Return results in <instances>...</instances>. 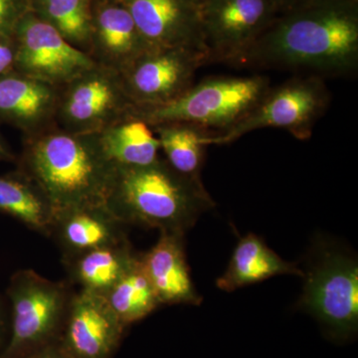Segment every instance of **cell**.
Here are the masks:
<instances>
[{
  "label": "cell",
  "instance_id": "1",
  "mask_svg": "<svg viewBox=\"0 0 358 358\" xmlns=\"http://www.w3.org/2000/svg\"><path fill=\"white\" fill-rule=\"evenodd\" d=\"M232 64L322 79L350 76L358 68V3L310 0L280 13Z\"/></svg>",
  "mask_w": 358,
  "mask_h": 358
},
{
  "label": "cell",
  "instance_id": "2",
  "mask_svg": "<svg viewBox=\"0 0 358 358\" xmlns=\"http://www.w3.org/2000/svg\"><path fill=\"white\" fill-rule=\"evenodd\" d=\"M17 167L42 188L55 210L105 204L115 164L99 134H75L60 127L23 138Z\"/></svg>",
  "mask_w": 358,
  "mask_h": 358
},
{
  "label": "cell",
  "instance_id": "3",
  "mask_svg": "<svg viewBox=\"0 0 358 358\" xmlns=\"http://www.w3.org/2000/svg\"><path fill=\"white\" fill-rule=\"evenodd\" d=\"M105 205L122 223L182 234L215 206L201 178L178 173L162 157L117 166Z\"/></svg>",
  "mask_w": 358,
  "mask_h": 358
},
{
  "label": "cell",
  "instance_id": "4",
  "mask_svg": "<svg viewBox=\"0 0 358 358\" xmlns=\"http://www.w3.org/2000/svg\"><path fill=\"white\" fill-rule=\"evenodd\" d=\"M270 89L268 78L260 75L212 77L193 85L173 102L155 108H134L131 114L150 126L185 122L217 134L242 121Z\"/></svg>",
  "mask_w": 358,
  "mask_h": 358
},
{
  "label": "cell",
  "instance_id": "5",
  "mask_svg": "<svg viewBox=\"0 0 358 358\" xmlns=\"http://www.w3.org/2000/svg\"><path fill=\"white\" fill-rule=\"evenodd\" d=\"M70 285L25 268L11 275V334L0 358H25L61 338L73 296Z\"/></svg>",
  "mask_w": 358,
  "mask_h": 358
},
{
  "label": "cell",
  "instance_id": "6",
  "mask_svg": "<svg viewBox=\"0 0 358 358\" xmlns=\"http://www.w3.org/2000/svg\"><path fill=\"white\" fill-rule=\"evenodd\" d=\"M329 103L331 93L324 79L294 78L268 90L261 102L228 131L208 134L207 145H228L251 131L267 128L286 129L298 140L307 141Z\"/></svg>",
  "mask_w": 358,
  "mask_h": 358
},
{
  "label": "cell",
  "instance_id": "7",
  "mask_svg": "<svg viewBox=\"0 0 358 358\" xmlns=\"http://www.w3.org/2000/svg\"><path fill=\"white\" fill-rule=\"evenodd\" d=\"M300 307L320 320L336 341H346L358 329V267L338 252L320 254L303 275Z\"/></svg>",
  "mask_w": 358,
  "mask_h": 358
},
{
  "label": "cell",
  "instance_id": "8",
  "mask_svg": "<svg viewBox=\"0 0 358 358\" xmlns=\"http://www.w3.org/2000/svg\"><path fill=\"white\" fill-rule=\"evenodd\" d=\"M133 109L122 75L96 64L60 89L56 122L70 133L100 134Z\"/></svg>",
  "mask_w": 358,
  "mask_h": 358
},
{
  "label": "cell",
  "instance_id": "9",
  "mask_svg": "<svg viewBox=\"0 0 358 358\" xmlns=\"http://www.w3.org/2000/svg\"><path fill=\"white\" fill-rule=\"evenodd\" d=\"M207 63L232 64L272 24L273 0H204L199 6Z\"/></svg>",
  "mask_w": 358,
  "mask_h": 358
},
{
  "label": "cell",
  "instance_id": "10",
  "mask_svg": "<svg viewBox=\"0 0 358 358\" xmlns=\"http://www.w3.org/2000/svg\"><path fill=\"white\" fill-rule=\"evenodd\" d=\"M15 71L62 88L96 63L66 41L34 11L23 17L13 35Z\"/></svg>",
  "mask_w": 358,
  "mask_h": 358
},
{
  "label": "cell",
  "instance_id": "11",
  "mask_svg": "<svg viewBox=\"0 0 358 358\" xmlns=\"http://www.w3.org/2000/svg\"><path fill=\"white\" fill-rule=\"evenodd\" d=\"M206 63L202 52L152 48L122 73V82L134 108L159 107L192 88L197 70Z\"/></svg>",
  "mask_w": 358,
  "mask_h": 358
},
{
  "label": "cell",
  "instance_id": "12",
  "mask_svg": "<svg viewBox=\"0 0 358 358\" xmlns=\"http://www.w3.org/2000/svg\"><path fill=\"white\" fill-rule=\"evenodd\" d=\"M127 327L105 296L73 294L60 341L74 358H112Z\"/></svg>",
  "mask_w": 358,
  "mask_h": 358
},
{
  "label": "cell",
  "instance_id": "13",
  "mask_svg": "<svg viewBox=\"0 0 358 358\" xmlns=\"http://www.w3.org/2000/svg\"><path fill=\"white\" fill-rule=\"evenodd\" d=\"M152 48H185L206 55L199 6L192 0H119Z\"/></svg>",
  "mask_w": 358,
  "mask_h": 358
},
{
  "label": "cell",
  "instance_id": "14",
  "mask_svg": "<svg viewBox=\"0 0 358 358\" xmlns=\"http://www.w3.org/2000/svg\"><path fill=\"white\" fill-rule=\"evenodd\" d=\"M152 48L121 1H94L88 54L96 65L122 75Z\"/></svg>",
  "mask_w": 358,
  "mask_h": 358
},
{
  "label": "cell",
  "instance_id": "15",
  "mask_svg": "<svg viewBox=\"0 0 358 358\" xmlns=\"http://www.w3.org/2000/svg\"><path fill=\"white\" fill-rule=\"evenodd\" d=\"M59 87L13 73L0 77V122L35 136L58 126Z\"/></svg>",
  "mask_w": 358,
  "mask_h": 358
},
{
  "label": "cell",
  "instance_id": "16",
  "mask_svg": "<svg viewBox=\"0 0 358 358\" xmlns=\"http://www.w3.org/2000/svg\"><path fill=\"white\" fill-rule=\"evenodd\" d=\"M122 223L105 204L71 207L55 212L50 237L63 259L127 241Z\"/></svg>",
  "mask_w": 358,
  "mask_h": 358
},
{
  "label": "cell",
  "instance_id": "17",
  "mask_svg": "<svg viewBox=\"0 0 358 358\" xmlns=\"http://www.w3.org/2000/svg\"><path fill=\"white\" fill-rule=\"evenodd\" d=\"M140 257L160 305L201 303L186 261L185 234L162 231L157 244Z\"/></svg>",
  "mask_w": 358,
  "mask_h": 358
},
{
  "label": "cell",
  "instance_id": "18",
  "mask_svg": "<svg viewBox=\"0 0 358 358\" xmlns=\"http://www.w3.org/2000/svg\"><path fill=\"white\" fill-rule=\"evenodd\" d=\"M129 240L63 259L71 282L105 296L138 260Z\"/></svg>",
  "mask_w": 358,
  "mask_h": 358
},
{
  "label": "cell",
  "instance_id": "19",
  "mask_svg": "<svg viewBox=\"0 0 358 358\" xmlns=\"http://www.w3.org/2000/svg\"><path fill=\"white\" fill-rule=\"evenodd\" d=\"M278 275L303 277L305 273L294 264L282 260L261 238L250 233L238 243L225 273L218 278L217 287L233 292Z\"/></svg>",
  "mask_w": 358,
  "mask_h": 358
},
{
  "label": "cell",
  "instance_id": "20",
  "mask_svg": "<svg viewBox=\"0 0 358 358\" xmlns=\"http://www.w3.org/2000/svg\"><path fill=\"white\" fill-rule=\"evenodd\" d=\"M55 212L42 188L27 174L16 169L0 176V213L49 238Z\"/></svg>",
  "mask_w": 358,
  "mask_h": 358
},
{
  "label": "cell",
  "instance_id": "21",
  "mask_svg": "<svg viewBox=\"0 0 358 358\" xmlns=\"http://www.w3.org/2000/svg\"><path fill=\"white\" fill-rule=\"evenodd\" d=\"M99 136L106 154L115 166H148L160 157L159 141L152 127L131 112Z\"/></svg>",
  "mask_w": 358,
  "mask_h": 358
},
{
  "label": "cell",
  "instance_id": "22",
  "mask_svg": "<svg viewBox=\"0 0 358 358\" xmlns=\"http://www.w3.org/2000/svg\"><path fill=\"white\" fill-rule=\"evenodd\" d=\"M150 127L171 166L185 176L200 178L206 136L210 134L185 122H162Z\"/></svg>",
  "mask_w": 358,
  "mask_h": 358
},
{
  "label": "cell",
  "instance_id": "23",
  "mask_svg": "<svg viewBox=\"0 0 358 358\" xmlns=\"http://www.w3.org/2000/svg\"><path fill=\"white\" fill-rule=\"evenodd\" d=\"M94 1L32 0V7L33 11L58 31L66 41L88 54Z\"/></svg>",
  "mask_w": 358,
  "mask_h": 358
},
{
  "label": "cell",
  "instance_id": "24",
  "mask_svg": "<svg viewBox=\"0 0 358 358\" xmlns=\"http://www.w3.org/2000/svg\"><path fill=\"white\" fill-rule=\"evenodd\" d=\"M105 298L126 327L145 319L159 307V299L141 265L140 254L133 267Z\"/></svg>",
  "mask_w": 358,
  "mask_h": 358
},
{
  "label": "cell",
  "instance_id": "25",
  "mask_svg": "<svg viewBox=\"0 0 358 358\" xmlns=\"http://www.w3.org/2000/svg\"><path fill=\"white\" fill-rule=\"evenodd\" d=\"M31 11L32 0H0V36L13 38L16 27Z\"/></svg>",
  "mask_w": 358,
  "mask_h": 358
},
{
  "label": "cell",
  "instance_id": "26",
  "mask_svg": "<svg viewBox=\"0 0 358 358\" xmlns=\"http://www.w3.org/2000/svg\"><path fill=\"white\" fill-rule=\"evenodd\" d=\"M15 57L14 39L0 36V77L15 71Z\"/></svg>",
  "mask_w": 358,
  "mask_h": 358
},
{
  "label": "cell",
  "instance_id": "27",
  "mask_svg": "<svg viewBox=\"0 0 358 358\" xmlns=\"http://www.w3.org/2000/svg\"><path fill=\"white\" fill-rule=\"evenodd\" d=\"M25 358H74L66 350L61 343L60 339L55 343L40 348L37 352L31 353Z\"/></svg>",
  "mask_w": 358,
  "mask_h": 358
},
{
  "label": "cell",
  "instance_id": "28",
  "mask_svg": "<svg viewBox=\"0 0 358 358\" xmlns=\"http://www.w3.org/2000/svg\"><path fill=\"white\" fill-rule=\"evenodd\" d=\"M310 0H273L278 13H284L307 3Z\"/></svg>",
  "mask_w": 358,
  "mask_h": 358
},
{
  "label": "cell",
  "instance_id": "29",
  "mask_svg": "<svg viewBox=\"0 0 358 358\" xmlns=\"http://www.w3.org/2000/svg\"><path fill=\"white\" fill-rule=\"evenodd\" d=\"M16 157L13 154L11 148L7 145L6 141L4 140L1 133H0V162H15Z\"/></svg>",
  "mask_w": 358,
  "mask_h": 358
},
{
  "label": "cell",
  "instance_id": "30",
  "mask_svg": "<svg viewBox=\"0 0 358 358\" xmlns=\"http://www.w3.org/2000/svg\"><path fill=\"white\" fill-rule=\"evenodd\" d=\"M6 308H4L3 301L0 298V343L6 333Z\"/></svg>",
  "mask_w": 358,
  "mask_h": 358
},
{
  "label": "cell",
  "instance_id": "31",
  "mask_svg": "<svg viewBox=\"0 0 358 358\" xmlns=\"http://www.w3.org/2000/svg\"><path fill=\"white\" fill-rule=\"evenodd\" d=\"M192 1L194 2L195 4H197V6H200V4L202 3V2L204 1V0H192Z\"/></svg>",
  "mask_w": 358,
  "mask_h": 358
},
{
  "label": "cell",
  "instance_id": "32",
  "mask_svg": "<svg viewBox=\"0 0 358 358\" xmlns=\"http://www.w3.org/2000/svg\"><path fill=\"white\" fill-rule=\"evenodd\" d=\"M346 1L357 2L358 3V0H346Z\"/></svg>",
  "mask_w": 358,
  "mask_h": 358
}]
</instances>
